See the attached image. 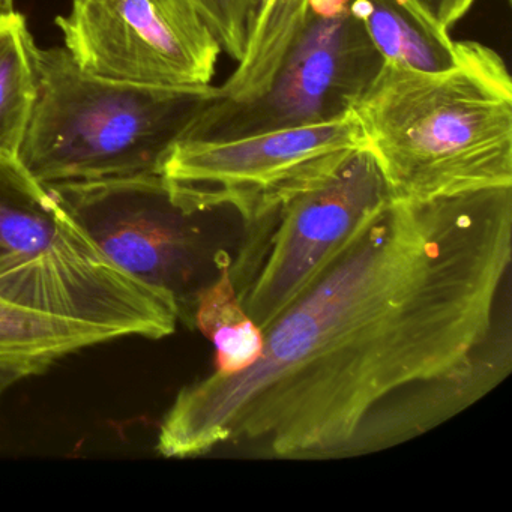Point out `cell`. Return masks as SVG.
Segmentation results:
<instances>
[{"mask_svg":"<svg viewBox=\"0 0 512 512\" xmlns=\"http://www.w3.org/2000/svg\"><path fill=\"white\" fill-rule=\"evenodd\" d=\"M512 187L389 197L265 329L253 367L185 386L157 449L340 460L460 415L512 370Z\"/></svg>","mask_w":512,"mask_h":512,"instance_id":"obj_1","label":"cell"},{"mask_svg":"<svg viewBox=\"0 0 512 512\" xmlns=\"http://www.w3.org/2000/svg\"><path fill=\"white\" fill-rule=\"evenodd\" d=\"M353 112L392 199L512 187V79L484 44L457 41L440 73L383 64Z\"/></svg>","mask_w":512,"mask_h":512,"instance_id":"obj_2","label":"cell"},{"mask_svg":"<svg viewBox=\"0 0 512 512\" xmlns=\"http://www.w3.org/2000/svg\"><path fill=\"white\" fill-rule=\"evenodd\" d=\"M0 299L112 340H160L181 320L173 296L115 265L53 188L17 160H0Z\"/></svg>","mask_w":512,"mask_h":512,"instance_id":"obj_3","label":"cell"},{"mask_svg":"<svg viewBox=\"0 0 512 512\" xmlns=\"http://www.w3.org/2000/svg\"><path fill=\"white\" fill-rule=\"evenodd\" d=\"M37 95L20 166L43 184L160 175L217 86L149 88L91 76L65 49L34 47Z\"/></svg>","mask_w":512,"mask_h":512,"instance_id":"obj_4","label":"cell"},{"mask_svg":"<svg viewBox=\"0 0 512 512\" xmlns=\"http://www.w3.org/2000/svg\"><path fill=\"white\" fill-rule=\"evenodd\" d=\"M365 145L355 112L326 124L233 140L181 139L160 176L187 215L230 208L247 226L331 176Z\"/></svg>","mask_w":512,"mask_h":512,"instance_id":"obj_5","label":"cell"},{"mask_svg":"<svg viewBox=\"0 0 512 512\" xmlns=\"http://www.w3.org/2000/svg\"><path fill=\"white\" fill-rule=\"evenodd\" d=\"M389 197L373 152L362 146L325 181L247 226L230 275L248 316L265 331Z\"/></svg>","mask_w":512,"mask_h":512,"instance_id":"obj_6","label":"cell"},{"mask_svg":"<svg viewBox=\"0 0 512 512\" xmlns=\"http://www.w3.org/2000/svg\"><path fill=\"white\" fill-rule=\"evenodd\" d=\"M352 0H308V16L262 95L232 103L215 94L182 139L233 140L326 124L352 112L382 70Z\"/></svg>","mask_w":512,"mask_h":512,"instance_id":"obj_7","label":"cell"},{"mask_svg":"<svg viewBox=\"0 0 512 512\" xmlns=\"http://www.w3.org/2000/svg\"><path fill=\"white\" fill-rule=\"evenodd\" d=\"M56 25L80 70L128 85L209 88L223 52L191 0H73Z\"/></svg>","mask_w":512,"mask_h":512,"instance_id":"obj_8","label":"cell"},{"mask_svg":"<svg viewBox=\"0 0 512 512\" xmlns=\"http://www.w3.org/2000/svg\"><path fill=\"white\" fill-rule=\"evenodd\" d=\"M56 194L122 271L169 293L187 316L202 244L194 217L170 200L160 175L52 184Z\"/></svg>","mask_w":512,"mask_h":512,"instance_id":"obj_9","label":"cell"},{"mask_svg":"<svg viewBox=\"0 0 512 512\" xmlns=\"http://www.w3.org/2000/svg\"><path fill=\"white\" fill-rule=\"evenodd\" d=\"M383 62L419 73H440L455 62L457 41L413 0H352Z\"/></svg>","mask_w":512,"mask_h":512,"instance_id":"obj_10","label":"cell"},{"mask_svg":"<svg viewBox=\"0 0 512 512\" xmlns=\"http://www.w3.org/2000/svg\"><path fill=\"white\" fill-rule=\"evenodd\" d=\"M218 275L194 299L196 328L214 344L215 373L233 376L253 367L265 349V332L239 301L226 253L215 256Z\"/></svg>","mask_w":512,"mask_h":512,"instance_id":"obj_11","label":"cell"},{"mask_svg":"<svg viewBox=\"0 0 512 512\" xmlns=\"http://www.w3.org/2000/svg\"><path fill=\"white\" fill-rule=\"evenodd\" d=\"M307 16L308 0H263L244 58L218 86L220 97L245 103L262 95Z\"/></svg>","mask_w":512,"mask_h":512,"instance_id":"obj_12","label":"cell"},{"mask_svg":"<svg viewBox=\"0 0 512 512\" xmlns=\"http://www.w3.org/2000/svg\"><path fill=\"white\" fill-rule=\"evenodd\" d=\"M34 47L22 14L14 11L0 22V160H17L31 121L37 95Z\"/></svg>","mask_w":512,"mask_h":512,"instance_id":"obj_13","label":"cell"},{"mask_svg":"<svg viewBox=\"0 0 512 512\" xmlns=\"http://www.w3.org/2000/svg\"><path fill=\"white\" fill-rule=\"evenodd\" d=\"M224 53L244 58L263 0H191Z\"/></svg>","mask_w":512,"mask_h":512,"instance_id":"obj_14","label":"cell"},{"mask_svg":"<svg viewBox=\"0 0 512 512\" xmlns=\"http://www.w3.org/2000/svg\"><path fill=\"white\" fill-rule=\"evenodd\" d=\"M434 23L451 32L476 0H413ZM511 2V0H509Z\"/></svg>","mask_w":512,"mask_h":512,"instance_id":"obj_15","label":"cell"},{"mask_svg":"<svg viewBox=\"0 0 512 512\" xmlns=\"http://www.w3.org/2000/svg\"><path fill=\"white\" fill-rule=\"evenodd\" d=\"M14 0H0V22L14 13Z\"/></svg>","mask_w":512,"mask_h":512,"instance_id":"obj_16","label":"cell"}]
</instances>
